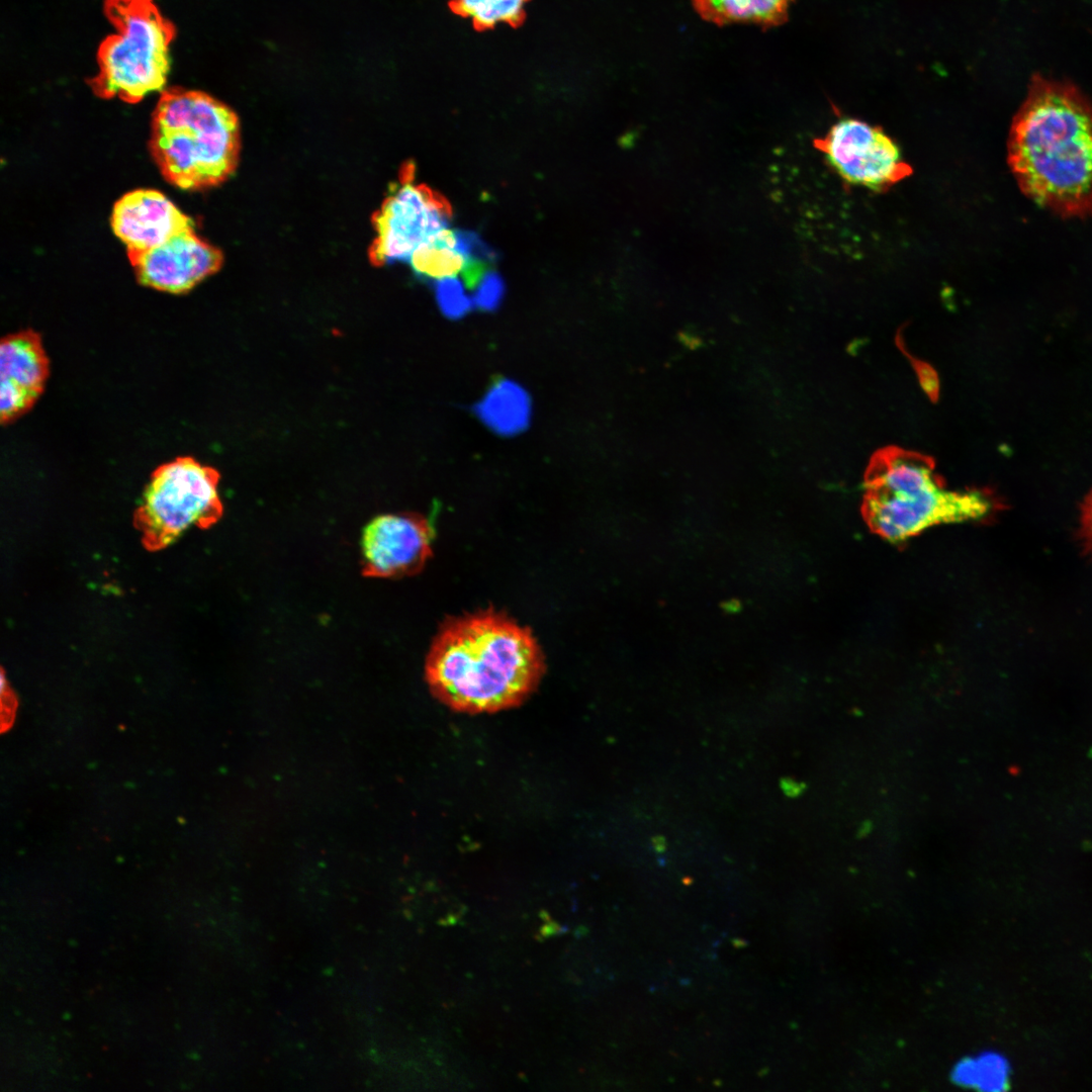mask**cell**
I'll return each instance as SVG.
<instances>
[{"instance_id": "obj_1", "label": "cell", "mask_w": 1092, "mask_h": 1092, "mask_svg": "<svg viewBox=\"0 0 1092 1092\" xmlns=\"http://www.w3.org/2000/svg\"><path fill=\"white\" fill-rule=\"evenodd\" d=\"M1007 151L1029 199L1062 217L1092 216V103L1074 84L1033 75Z\"/></svg>"}, {"instance_id": "obj_2", "label": "cell", "mask_w": 1092, "mask_h": 1092, "mask_svg": "<svg viewBox=\"0 0 1092 1092\" xmlns=\"http://www.w3.org/2000/svg\"><path fill=\"white\" fill-rule=\"evenodd\" d=\"M531 631L507 616L483 612L447 622L426 661L433 694L452 709L495 712L522 702L543 672Z\"/></svg>"}, {"instance_id": "obj_3", "label": "cell", "mask_w": 1092, "mask_h": 1092, "mask_svg": "<svg viewBox=\"0 0 1092 1092\" xmlns=\"http://www.w3.org/2000/svg\"><path fill=\"white\" fill-rule=\"evenodd\" d=\"M994 510L995 502L987 492L946 488L931 459L919 453L883 449L866 472V522L890 542H902L940 524L985 519Z\"/></svg>"}, {"instance_id": "obj_4", "label": "cell", "mask_w": 1092, "mask_h": 1092, "mask_svg": "<svg viewBox=\"0 0 1092 1092\" xmlns=\"http://www.w3.org/2000/svg\"><path fill=\"white\" fill-rule=\"evenodd\" d=\"M239 149L238 118L225 104L198 90L161 92L150 150L168 182L187 190L219 184L235 170Z\"/></svg>"}, {"instance_id": "obj_5", "label": "cell", "mask_w": 1092, "mask_h": 1092, "mask_svg": "<svg viewBox=\"0 0 1092 1092\" xmlns=\"http://www.w3.org/2000/svg\"><path fill=\"white\" fill-rule=\"evenodd\" d=\"M114 27L97 50V73L88 81L100 98L138 103L165 89L176 27L155 0H104Z\"/></svg>"}, {"instance_id": "obj_6", "label": "cell", "mask_w": 1092, "mask_h": 1092, "mask_svg": "<svg viewBox=\"0 0 1092 1092\" xmlns=\"http://www.w3.org/2000/svg\"><path fill=\"white\" fill-rule=\"evenodd\" d=\"M219 475L192 457H178L153 472L134 522L148 550H162L192 528L205 529L222 515Z\"/></svg>"}, {"instance_id": "obj_7", "label": "cell", "mask_w": 1092, "mask_h": 1092, "mask_svg": "<svg viewBox=\"0 0 1092 1092\" xmlns=\"http://www.w3.org/2000/svg\"><path fill=\"white\" fill-rule=\"evenodd\" d=\"M452 207L444 196L414 180L412 165L404 167L374 216L376 237L370 257L377 265L408 262L414 252L449 228Z\"/></svg>"}, {"instance_id": "obj_8", "label": "cell", "mask_w": 1092, "mask_h": 1092, "mask_svg": "<svg viewBox=\"0 0 1092 1092\" xmlns=\"http://www.w3.org/2000/svg\"><path fill=\"white\" fill-rule=\"evenodd\" d=\"M815 147L850 185L883 191L912 173L898 145L880 127L858 119L837 121Z\"/></svg>"}, {"instance_id": "obj_9", "label": "cell", "mask_w": 1092, "mask_h": 1092, "mask_svg": "<svg viewBox=\"0 0 1092 1092\" xmlns=\"http://www.w3.org/2000/svg\"><path fill=\"white\" fill-rule=\"evenodd\" d=\"M433 530L416 514H383L373 518L361 536L365 576L396 578L419 572L431 554Z\"/></svg>"}, {"instance_id": "obj_10", "label": "cell", "mask_w": 1092, "mask_h": 1092, "mask_svg": "<svg viewBox=\"0 0 1092 1092\" xmlns=\"http://www.w3.org/2000/svg\"><path fill=\"white\" fill-rule=\"evenodd\" d=\"M138 281L169 293H185L222 264V254L196 234L182 232L144 253L128 256Z\"/></svg>"}, {"instance_id": "obj_11", "label": "cell", "mask_w": 1092, "mask_h": 1092, "mask_svg": "<svg viewBox=\"0 0 1092 1092\" xmlns=\"http://www.w3.org/2000/svg\"><path fill=\"white\" fill-rule=\"evenodd\" d=\"M111 228L126 246L127 256H130L194 229V222L162 192L136 189L125 193L115 202Z\"/></svg>"}, {"instance_id": "obj_12", "label": "cell", "mask_w": 1092, "mask_h": 1092, "mask_svg": "<svg viewBox=\"0 0 1092 1092\" xmlns=\"http://www.w3.org/2000/svg\"><path fill=\"white\" fill-rule=\"evenodd\" d=\"M49 360L33 331L6 336L0 344V419L10 423L26 413L41 394Z\"/></svg>"}, {"instance_id": "obj_13", "label": "cell", "mask_w": 1092, "mask_h": 1092, "mask_svg": "<svg viewBox=\"0 0 1092 1092\" xmlns=\"http://www.w3.org/2000/svg\"><path fill=\"white\" fill-rule=\"evenodd\" d=\"M496 258L476 233L447 228L419 247L408 263L416 275L437 282L460 274L471 260L494 262Z\"/></svg>"}, {"instance_id": "obj_14", "label": "cell", "mask_w": 1092, "mask_h": 1092, "mask_svg": "<svg viewBox=\"0 0 1092 1092\" xmlns=\"http://www.w3.org/2000/svg\"><path fill=\"white\" fill-rule=\"evenodd\" d=\"M473 411L496 434L513 436L528 427L531 400L518 383L499 379L492 383Z\"/></svg>"}, {"instance_id": "obj_15", "label": "cell", "mask_w": 1092, "mask_h": 1092, "mask_svg": "<svg viewBox=\"0 0 1092 1092\" xmlns=\"http://www.w3.org/2000/svg\"><path fill=\"white\" fill-rule=\"evenodd\" d=\"M698 14L715 24L735 22L770 27L783 23L793 0H692Z\"/></svg>"}, {"instance_id": "obj_16", "label": "cell", "mask_w": 1092, "mask_h": 1092, "mask_svg": "<svg viewBox=\"0 0 1092 1092\" xmlns=\"http://www.w3.org/2000/svg\"><path fill=\"white\" fill-rule=\"evenodd\" d=\"M1011 1067L1000 1052L987 1050L960 1060L951 1071L954 1084L986 1092H999L1010 1082Z\"/></svg>"}, {"instance_id": "obj_17", "label": "cell", "mask_w": 1092, "mask_h": 1092, "mask_svg": "<svg viewBox=\"0 0 1092 1092\" xmlns=\"http://www.w3.org/2000/svg\"><path fill=\"white\" fill-rule=\"evenodd\" d=\"M530 0H451L453 13L468 19L477 30L498 24L517 27L523 23Z\"/></svg>"}, {"instance_id": "obj_18", "label": "cell", "mask_w": 1092, "mask_h": 1092, "mask_svg": "<svg viewBox=\"0 0 1092 1092\" xmlns=\"http://www.w3.org/2000/svg\"><path fill=\"white\" fill-rule=\"evenodd\" d=\"M436 298L442 312L457 320L468 313L473 305L463 286V282L454 277L435 282Z\"/></svg>"}, {"instance_id": "obj_19", "label": "cell", "mask_w": 1092, "mask_h": 1092, "mask_svg": "<svg viewBox=\"0 0 1092 1092\" xmlns=\"http://www.w3.org/2000/svg\"><path fill=\"white\" fill-rule=\"evenodd\" d=\"M505 294V283L500 275L488 270L480 280L472 296L474 307L491 311L497 308Z\"/></svg>"}, {"instance_id": "obj_20", "label": "cell", "mask_w": 1092, "mask_h": 1092, "mask_svg": "<svg viewBox=\"0 0 1092 1092\" xmlns=\"http://www.w3.org/2000/svg\"><path fill=\"white\" fill-rule=\"evenodd\" d=\"M1079 535L1084 550L1092 556V489L1081 507Z\"/></svg>"}, {"instance_id": "obj_21", "label": "cell", "mask_w": 1092, "mask_h": 1092, "mask_svg": "<svg viewBox=\"0 0 1092 1092\" xmlns=\"http://www.w3.org/2000/svg\"><path fill=\"white\" fill-rule=\"evenodd\" d=\"M780 787L783 793L789 798H797L807 789L806 784L797 782L789 777H784L780 780Z\"/></svg>"}, {"instance_id": "obj_22", "label": "cell", "mask_w": 1092, "mask_h": 1092, "mask_svg": "<svg viewBox=\"0 0 1092 1092\" xmlns=\"http://www.w3.org/2000/svg\"><path fill=\"white\" fill-rule=\"evenodd\" d=\"M651 845L657 853H663L666 850L667 842L664 836L655 835L651 838Z\"/></svg>"}, {"instance_id": "obj_23", "label": "cell", "mask_w": 1092, "mask_h": 1092, "mask_svg": "<svg viewBox=\"0 0 1092 1092\" xmlns=\"http://www.w3.org/2000/svg\"><path fill=\"white\" fill-rule=\"evenodd\" d=\"M872 829H873V824H872V822H870V821H864V822H863V823H862V824H861V825L859 826V828H858V830H857V836H858L859 838H861V837H864L866 835H868V834H869V833H870V832L872 831Z\"/></svg>"}, {"instance_id": "obj_24", "label": "cell", "mask_w": 1092, "mask_h": 1092, "mask_svg": "<svg viewBox=\"0 0 1092 1092\" xmlns=\"http://www.w3.org/2000/svg\"><path fill=\"white\" fill-rule=\"evenodd\" d=\"M731 942H732L733 946L737 947V948H743L748 944V942L746 940H744L742 938H735V937L731 939Z\"/></svg>"}]
</instances>
